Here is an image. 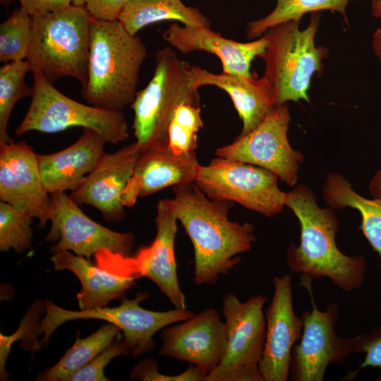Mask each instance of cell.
I'll return each mask as SVG.
<instances>
[{
  "mask_svg": "<svg viewBox=\"0 0 381 381\" xmlns=\"http://www.w3.org/2000/svg\"><path fill=\"white\" fill-rule=\"evenodd\" d=\"M165 199L188 236L194 249V281L214 284L240 261L239 254L255 241L253 225L229 219V204L209 198L193 183L173 187Z\"/></svg>",
  "mask_w": 381,
  "mask_h": 381,
  "instance_id": "cell-1",
  "label": "cell"
},
{
  "mask_svg": "<svg viewBox=\"0 0 381 381\" xmlns=\"http://www.w3.org/2000/svg\"><path fill=\"white\" fill-rule=\"evenodd\" d=\"M284 206L297 217L301 229L299 244L291 243L286 250L290 270L311 279L327 278L345 292L360 288L367 261L361 255H346L337 247L339 220L334 209L320 207L314 192L304 184L286 193Z\"/></svg>",
  "mask_w": 381,
  "mask_h": 381,
  "instance_id": "cell-2",
  "label": "cell"
},
{
  "mask_svg": "<svg viewBox=\"0 0 381 381\" xmlns=\"http://www.w3.org/2000/svg\"><path fill=\"white\" fill-rule=\"evenodd\" d=\"M147 54L142 40L130 34L119 20L92 18L83 98L88 104L111 111H122L131 105Z\"/></svg>",
  "mask_w": 381,
  "mask_h": 381,
  "instance_id": "cell-3",
  "label": "cell"
},
{
  "mask_svg": "<svg viewBox=\"0 0 381 381\" xmlns=\"http://www.w3.org/2000/svg\"><path fill=\"white\" fill-rule=\"evenodd\" d=\"M28 57L31 71H37L51 83L69 76L83 88L87 70L92 18L85 6H70L33 16Z\"/></svg>",
  "mask_w": 381,
  "mask_h": 381,
  "instance_id": "cell-4",
  "label": "cell"
},
{
  "mask_svg": "<svg viewBox=\"0 0 381 381\" xmlns=\"http://www.w3.org/2000/svg\"><path fill=\"white\" fill-rule=\"evenodd\" d=\"M321 15L313 13L308 26L300 29L301 20H290L269 28L265 51L260 57L265 63L263 77L269 82L277 106L288 101L308 102L313 74L322 66L327 49L315 43Z\"/></svg>",
  "mask_w": 381,
  "mask_h": 381,
  "instance_id": "cell-5",
  "label": "cell"
},
{
  "mask_svg": "<svg viewBox=\"0 0 381 381\" xmlns=\"http://www.w3.org/2000/svg\"><path fill=\"white\" fill-rule=\"evenodd\" d=\"M190 67L169 47L157 52L153 76L131 105L134 135L143 151L168 145L169 125L179 105L200 104L198 90L190 83Z\"/></svg>",
  "mask_w": 381,
  "mask_h": 381,
  "instance_id": "cell-6",
  "label": "cell"
},
{
  "mask_svg": "<svg viewBox=\"0 0 381 381\" xmlns=\"http://www.w3.org/2000/svg\"><path fill=\"white\" fill-rule=\"evenodd\" d=\"M33 73V94L23 119L15 133L20 137L37 131L55 133L72 127L91 128L107 143L117 144L129 137L122 111H111L84 104L66 96L37 71Z\"/></svg>",
  "mask_w": 381,
  "mask_h": 381,
  "instance_id": "cell-7",
  "label": "cell"
},
{
  "mask_svg": "<svg viewBox=\"0 0 381 381\" xmlns=\"http://www.w3.org/2000/svg\"><path fill=\"white\" fill-rule=\"evenodd\" d=\"M149 297L147 292L138 293L133 299L123 298L119 306H107L90 310H70L62 308L52 301H44L45 316L41 322L43 339L40 341L41 348L62 324L78 319H99L119 327L123 332L124 341L133 357L149 353L155 347L154 334L178 322H183L195 314L190 311L175 308L167 311H154L143 308L140 303Z\"/></svg>",
  "mask_w": 381,
  "mask_h": 381,
  "instance_id": "cell-8",
  "label": "cell"
},
{
  "mask_svg": "<svg viewBox=\"0 0 381 381\" xmlns=\"http://www.w3.org/2000/svg\"><path fill=\"white\" fill-rule=\"evenodd\" d=\"M267 297L257 295L241 302L232 292L224 296L226 345L220 364L206 381H261L259 365L262 356L266 318L263 306Z\"/></svg>",
  "mask_w": 381,
  "mask_h": 381,
  "instance_id": "cell-9",
  "label": "cell"
},
{
  "mask_svg": "<svg viewBox=\"0 0 381 381\" xmlns=\"http://www.w3.org/2000/svg\"><path fill=\"white\" fill-rule=\"evenodd\" d=\"M278 179L264 168L217 156L200 165L194 183L210 199L236 202L272 217L285 207L286 193L279 189Z\"/></svg>",
  "mask_w": 381,
  "mask_h": 381,
  "instance_id": "cell-10",
  "label": "cell"
},
{
  "mask_svg": "<svg viewBox=\"0 0 381 381\" xmlns=\"http://www.w3.org/2000/svg\"><path fill=\"white\" fill-rule=\"evenodd\" d=\"M310 281V277H301V284L310 296L312 309L301 315L302 335L291 353L289 378L292 381H322L330 364L342 363L354 353L355 337H342L335 330L339 317L338 305L331 302L320 310L315 302Z\"/></svg>",
  "mask_w": 381,
  "mask_h": 381,
  "instance_id": "cell-11",
  "label": "cell"
},
{
  "mask_svg": "<svg viewBox=\"0 0 381 381\" xmlns=\"http://www.w3.org/2000/svg\"><path fill=\"white\" fill-rule=\"evenodd\" d=\"M290 121L289 107L286 103L278 105L250 132L217 148L216 155L264 168L287 186H294L304 157L289 141Z\"/></svg>",
  "mask_w": 381,
  "mask_h": 381,
  "instance_id": "cell-12",
  "label": "cell"
},
{
  "mask_svg": "<svg viewBox=\"0 0 381 381\" xmlns=\"http://www.w3.org/2000/svg\"><path fill=\"white\" fill-rule=\"evenodd\" d=\"M51 228L44 241L54 243V253L68 250L90 260L102 250L128 256L135 241L131 232H119L97 223L87 217L66 192L50 194Z\"/></svg>",
  "mask_w": 381,
  "mask_h": 381,
  "instance_id": "cell-13",
  "label": "cell"
},
{
  "mask_svg": "<svg viewBox=\"0 0 381 381\" xmlns=\"http://www.w3.org/2000/svg\"><path fill=\"white\" fill-rule=\"evenodd\" d=\"M292 275L274 277V294L266 310V334L259 365L261 381L289 378L292 350L302 335L303 321L294 310Z\"/></svg>",
  "mask_w": 381,
  "mask_h": 381,
  "instance_id": "cell-14",
  "label": "cell"
},
{
  "mask_svg": "<svg viewBox=\"0 0 381 381\" xmlns=\"http://www.w3.org/2000/svg\"><path fill=\"white\" fill-rule=\"evenodd\" d=\"M37 155L25 141L0 144V200L37 219L44 227L52 200L41 181Z\"/></svg>",
  "mask_w": 381,
  "mask_h": 381,
  "instance_id": "cell-15",
  "label": "cell"
},
{
  "mask_svg": "<svg viewBox=\"0 0 381 381\" xmlns=\"http://www.w3.org/2000/svg\"><path fill=\"white\" fill-rule=\"evenodd\" d=\"M142 152V146L135 141L115 152H104L70 197L78 205L96 208L107 222L121 221L126 214L121 195Z\"/></svg>",
  "mask_w": 381,
  "mask_h": 381,
  "instance_id": "cell-16",
  "label": "cell"
},
{
  "mask_svg": "<svg viewBox=\"0 0 381 381\" xmlns=\"http://www.w3.org/2000/svg\"><path fill=\"white\" fill-rule=\"evenodd\" d=\"M159 353L195 365L207 374L222 361L225 323L214 308H207L182 322L164 328Z\"/></svg>",
  "mask_w": 381,
  "mask_h": 381,
  "instance_id": "cell-17",
  "label": "cell"
},
{
  "mask_svg": "<svg viewBox=\"0 0 381 381\" xmlns=\"http://www.w3.org/2000/svg\"><path fill=\"white\" fill-rule=\"evenodd\" d=\"M196 151L179 154L168 145L143 151L121 195L124 207H131L138 198L164 188L193 183L200 167Z\"/></svg>",
  "mask_w": 381,
  "mask_h": 381,
  "instance_id": "cell-18",
  "label": "cell"
},
{
  "mask_svg": "<svg viewBox=\"0 0 381 381\" xmlns=\"http://www.w3.org/2000/svg\"><path fill=\"white\" fill-rule=\"evenodd\" d=\"M176 216L165 199L157 205L156 236L152 243L141 248L134 257L138 273L154 282L176 308H186V297L181 289L175 258Z\"/></svg>",
  "mask_w": 381,
  "mask_h": 381,
  "instance_id": "cell-19",
  "label": "cell"
},
{
  "mask_svg": "<svg viewBox=\"0 0 381 381\" xmlns=\"http://www.w3.org/2000/svg\"><path fill=\"white\" fill-rule=\"evenodd\" d=\"M162 38L182 54L205 51L215 54L222 64L223 73L252 77L250 66L256 56H260L267 46L263 35L249 42L226 39L210 27L180 26L171 24L162 34Z\"/></svg>",
  "mask_w": 381,
  "mask_h": 381,
  "instance_id": "cell-20",
  "label": "cell"
},
{
  "mask_svg": "<svg viewBox=\"0 0 381 381\" xmlns=\"http://www.w3.org/2000/svg\"><path fill=\"white\" fill-rule=\"evenodd\" d=\"M106 143L96 131L84 128L78 140L68 147L52 154L37 155L41 181L47 192L76 189L104 153Z\"/></svg>",
  "mask_w": 381,
  "mask_h": 381,
  "instance_id": "cell-21",
  "label": "cell"
},
{
  "mask_svg": "<svg viewBox=\"0 0 381 381\" xmlns=\"http://www.w3.org/2000/svg\"><path fill=\"white\" fill-rule=\"evenodd\" d=\"M191 86L198 90L214 85L224 90L231 97L243 123L239 135L257 127L277 107L273 90L266 78H256L227 73L215 74L191 66L189 74Z\"/></svg>",
  "mask_w": 381,
  "mask_h": 381,
  "instance_id": "cell-22",
  "label": "cell"
},
{
  "mask_svg": "<svg viewBox=\"0 0 381 381\" xmlns=\"http://www.w3.org/2000/svg\"><path fill=\"white\" fill-rule=\"evenodd\" d=\"M51 261L54 270H69L80 280L81 288L76 298L80 310L104 307L113 300L123 298L136 279L96 266L68 250L53 253Z\"/></svg>",
  "mask_w": 381,
  "mask_h": 381,
  "instance_id": "cell-23",
  "label": "cell"
},
{
  "mask_svg": "<svg viewBox=\"0 0 381 381\" xmlns=\"http://www.w3.org/2000/svg\"><path fill=\"white\" fill-rule=\"evenodd\" d=\"M322 195L333 209L350 207L361 215L359 229L373 249L381 258V197L368 198L353 189L341 174L331 172L322 186Z\"/></svg>",
  "mask_w": 381,
  "mask_h": 381,
  "instance_id": "cell-24",
  "label": "cell"
},
{
  "mask_svg": "<svg viewBox=\"0 0 381 381\" xmlns=\"http://www.w3.org/2000/svg\"><path fill=\"white\" fill-rule=\"evenodd\" d=\"M119 20L132 35L163 20H178L193 28L210 27L208 19L198 8L186 6L181 0H131Z\"/></svg>",
  "mask_w": 381,
  "mask_h": 381,
  "instance_id": "cell-25",
  "label": "cell"
},
{
  "mask_svg": "<svg viewBox=\"0 0 381 381\" xmlns=\"http://www.w3.org/2000/svg\"><path fill=\"white\" fill-rule=\"evenodd\" d=\"M121 332L119 327L111 323L102 325L85 338H80V332H78L72 346L54 365L40 373L36 380L64 381L107 348Z\"/></svg>",
  "mask_w": 381,
  "mask_h": 381,
  "instance_id": "cell-26",
  "label": "cell"
},
{
  "mask_svg": "<svg viewBox=\"0 0 381 381\" xmlns=\"http://www.w3.org/2000/svg\"><path fill=\"white\" fill-rule=\"evenodd\" d=\"M349 0H277L274 10L265 18L248 23V39L260 37L271 27L290 20H301L308 13L331 11L339 13L347 22L346 9Z\"/></svg>",
  "mask_w": 381,
  "mask_h": 381,
  "instance_id": "cell-27",
  "label": "cell"
},
{
  "mask_svg": "<svg viewBox=\"0 0 381 381\" xmlns=\"http://www.w3.org/2000/svg\"><path fill=\"white\" fill-rule=\"evenodd\" d=\"M28 71L27 60L6 63L0 68V144L13 142L7 131L12 110L18 101L33 94L25 80Z\"/></svg>",
  "mask_w": 381,
  "mask_h": 381,
  "instance_id": "cell-28",
  "label": "cell"
},
{
  "mask_svg": "<svg viewBox=\"0 0 381 381\" xmlns=\"http://www.w3.org/2000/svg\"><path fill=\"white\" fill-rule=\"evenodd\" d=\"M32 17L21 6L0 25V61L26 60L32 35Z\"/></svg>",
  "mask_w": 381,
  "mask_h": 381,
  "instance_id": "cell-29",
  "label": "cell"
},
{
  "mask_svg": "<svg viewBox=\"0 0 381 381\" xmlns=\"http://www.w3.org/2000/svg\"><path fill=\"white\" fill-rule=\"evenodd\" d=\"M202 127L200 104H181L175 110L169 125V147L179 154L196 151L197 134Z\"/></svg>",
  "mask_w": 381,
  "mask_h": 381,
  "instance_id": "cell-30",
  "label": "cell"
},
{
  "mask_svg": "<svg viewBox=\"0 0 381 381\" xmlns=\"http://www.w3.org/2000/svg\"><path fill=\"white\" fill-rule=\"evenodd\" d=\"M33 217L11 205L0 202V250L22 253L31 247Z\"/></svg>",
  "mask_w": 381,
  "mask_h": 381,
  "instance_id": "cell-31",
  "label": "cell"
},
{
  "mask_svg": "<svg viewBox=\"0 0 381 381\" xmlns=\"http://www.w3.org/2000/svg\"><path fill=\"white\" fill-rule=\"evenodd\" d=\"M46 311L44 301H35L22 319L19 328L11 335L0 334V378L6 380L9 377L6 370L7 361L12 344L21 339L20 345L26 351H35L42 349L37 337L42 334L40 318Z\"/></svg>",
  "mask_w": 381,
  "mask_h": 381,
  "instance_id": "cell-32",
  "label": "cell"
},
{
  "mask_svg": "<svg viewBox=\"0 0 381 381\" xmlns=\"http://www.w3.org/2000/svg\"><path fill=\"white\" fill-rule=\"evenodd\" d=\"M131 353L126 343L113 341L107 348L90 362L67 377L64 381H108L104 375V368L115 357Z\"/></svg>",
  "mask_w": 381,
  "mask_h": 381,
  "instance_id": "cell-33",
  "label": "cell"
},
{
  "mask_svg": "<svg viewBox=\"0 0 381 381\" xmlns=\"http://www.w3.org/2000/svg\"><path fill=\"white\" fill-rule=\"evenodd\" d=\"M129 376L132 380L144 381H202L205 373L198 366L190 364L185 371L179 375H163L158 371L157 361L147 358L133 367Z\"/></svg>",
  "mask_w": 381,
  "mask_h": 381,
  "instance_id": "cell-34",
  "label": "cell"
},
{
  "mask_svg": "<svg viewBox=\"0 0 381 381\" xmlns=\"http://www.w3.org/2000/svg\"><path fill=\"white\" fill-rule=\"evenodd\" d=\"M354 353H365V356L358 368L350 373L349 378H353L365 368H381V325L366 333L355 336ZM375 381H381V375Z\"/></svg>",
  "mask_w": 381,
  "mask_h": 381,
  "instance_id": "cell-35",
  "label": "cell"
},
{
  "mask_svg": "<svg viewBox=\"0 0 381 381\" xmlns=\"http://www.w3.org/2000/svg\"><path fill=\"white\" fill-rule=\"evenodd\" d=\"M131 0H87L85 5L92 18L114 21Z\"/></svg>",
  "mask_w": 381,
  "mask_h": 381,
  "instance_id": "cell-36",
  "label": "cell"
},
{
  "mask_svg": "<svg viewBox=\"0 0 381 381\" xmlns=\"http://www.w3.org/2000/svg\"><path fill=\"white\" fill-rule=\"evenodd\" d=\"M20 6L32 16L60 11L71 4L68 0H19Z\"/></svg>",
  "mask_w": 381,
  "mask_h": 381,
  "instance_id": "cell-37",
  "label": "cell"
},
{
  "mask_svg": "<svg viewBox=\"0 0 381 381\" xmlns=\"http://www.w3.org/2000/svg\"><path fill=\"white\" fill-rule=\"evenodd\" d=\"M368 190L373 198L381 197V166L370 179Z\"/></svg>",
  "mask_w": 381,
  "mask_h": 381,
  "instance_id": "cell-38",
  "label": "cell"
},
{
  "mask_svg": "<svg viewBox=\"0 0 381 381\" xmlns=\"http://www.w3.org/2000/svg\"><path fill=\"white\" fill-rule=\"evenodd\" d=\"M372 48L377 60L381 62V25L375 30L373 35Z\"/></svg>",
  "mask_w": 381,
  "mask_h": 381,
  "instance_id": "cell-39",
  "label": "cell"
},
{
  "mask_svg": "<svg viewBox=\"0 0 381 381\" xmlns=\"http://www.w3.org/2000/svg\"><path fill=\"white\" fill-rule=\"evenodd\" d=\"M370 5L372 16L381 18V0H370Z\"/></svg>",
  "mask_w": 381,
  "mask_h": 381,
  "instance_id": "cell-40",
  "label": "cell"
},
{
  "mask_svg": "<svg viewBox=\"0 0 381 381\" xmlns=\"http://www.w3.org/2000/svg\"><path fill=\"white\" fill-rule=\"evenodd\" d=\"M71 4L75 6H85L87 0H68Z\"/></svg>",
  "mask_w": 381,
  "mask_h": 381,
  "instance_id": "cell-41",
  "label": "cell"
},
{
  "mask_svg": "<svg viewBox=\"0 0 381 381\" xmlns=\"http://www.w3.org/2000/svg\"><path fill=\"white\" fill-rule=\"evenodd\" d=\"M13 0H0L1 4L4 6L10 5Z\"/></svg>",
  "mask_w": 381,
  "mask_h": 381,
  "instance_id": "cell-42",
  "label": "cell"
}]
</instances>
